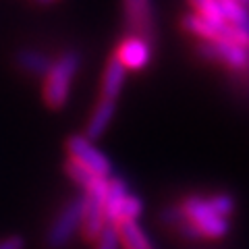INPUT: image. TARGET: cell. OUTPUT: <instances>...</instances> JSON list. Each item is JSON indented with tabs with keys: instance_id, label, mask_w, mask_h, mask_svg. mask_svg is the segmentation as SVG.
I'll list each match as a JSON object with an SVG mask.
<instances>
[{
	"instance_id": "obj_2",
	"label": "cell",
	"mask_w": 249,
	"mask_h": 249,
	"mask_svg": "<svg viewBox=\"0 0 249 249\" xmlns=\"http://www.w3.org/2000/svg\"><path fill=\"white\" fill-rule=\"evenodd\" d=\"M197 54L208 62L224 65L235 73L249 77V48L231 37H214L197 44Z\"/></svg>"
},
{
	"instance_id": "obj_14",
	"label": "cell",
	"mask_w": 249,
	"mask_h": 249,
	"mask_svg": "<svg viewBox=\"0 0 249 249\" xmlns=\"http://www.w3.org/2000/svg\"><path fill=\"white\" fill-rule=\"evenodd\" d=\"M181 27L187 31V34L197 37L199 42H210V40H214V37H220V34H218V31L210 25L206 19H201L199 15H196V13L185 15V17L181 19Z\"/></svg>"
},
{
	"instance_id": "obj_13",
	"label": "cell",
	"mask_w": 249,
	"mask_h": 249,
	"mask_svg": "<svg viewBox=\"0 0 249 249\" xmlns=\"http://www.w3.org/2000/svg\"><path fill=\"white\" fill-rule=\"evenodd\" d=\"M85 197V196H83ZM106 227L104 218V206L96 199L85 197V208H83V220H81V231L85 239H96L100 231Z\"/></svg>"
},
{
	"instance_id": "obj_15",
	"label": "cell",
	"mask_w": 249,
	"mask_h": 249,
	"mask_svg": "<svg viewBox=\"0 0 249 249\" xmlns=\"http://www.w3.org/2000/svg\"><path fill=\"white\" fill-rule=\"evenodd\" d=\"M116 229H119V239L124 249H152V243L137 222H123Z\"/></svg>"
},
{
	"instance_id": "obj_7",
	"label": "cell",
	"mask_w": 249,
	"mask_h": 249,
	"mask_svg": "<svg viewBox=\"0 0 249 249\" xmlns=\"http://www.w3.org/2000/svg\"><path fill=\"white\" fill-rule=\"evenodd\" d=\"M123 15L129 36L143 37V40L152 44L156 34L152 0H123Z\"/></svg>"
},
{
	"instance_id": "obj_11",
	"label": "cell",
	"mask_w": 249,
	"mask_h": 249,
	"mask_svg": "<svg viewBox=\"0 0 249 249\" xmlns=\"http://www.w3.org/2000/svg\"><path fill=\"white\" fill-rule=\"evenodd\" d=\"M15 62H17V67L23 73H27L31 77H46V73H48L52 67V58L48 54L42 50H31V48L17 52Z\"/></svg>"
},
{
	"instance_id": "obj_1",
	"label": "cell",
	"mask_w": 249,
	"mask_h": 249,
	"mask_svg": "<svg viewBox=\"0 0 249 249\" xmlns=\"http://www.w3.org/2000/svg\"><path fill=\"white\" fill-rule=\"evenodd\" d=\"M81 67V56L75 50L62 52L58 58L52 60L50 71L44 77V102L50 108H62L71 93V85L75 81Z\"/></svg>"
},
{
	"instance_id": "obj_5",
	"label": "cell",
	"mask_w": 249,
	"mask_h": 249,
	"mask_svg": "<svg viewBox=\"0 0 249 249\" xmlns=\"http://www.w3.org/2000/svg\"><path fill=\"white\" fill-rule=\"evenodd\" d=\"M83 208H85V197L79 196L71 199L69 204L60 210V214L54 218L52 227L46 232V247L48 249H62L77 231L81 229L83 220Z\"/></svg>"
},
{
	"instance_id": "obj_20",
	"label": "cell",
	"mask_w": 249,
	"mask_h": 249,
	"mask_svg": "<svg viewBox=\"0 0 249 249\" xmlns=\"http://www.w3.org/2000/svg\"><path fill=\"white\" fill-rule=\"evenodd\" d=\"M237 2H241V4H245V6H247V4H249V0H237Z\"/></svg>"
},
{
	"instance_id": "obj_9",
	"label": "cell",
	"mask_w": 249,
	"mask_h": 249,
	"mask_svg": "<svg viewBox=\"0 0 249 249\" xmlns=\"http://www.w3.org/2000/svg\"><path fill=\"white\" fill-rule=\"evenodd\" d=\"M116 114V102L114 100H100V102L96 104V108H93V112L89 116L88 121V127H85V139H89V142L93 143L96 139H100L104 135V131L108 129V124L112 123Z\"/></svg>"
},
{
	"instance_id": "obj_4",
	"label": "cell",
	"mask_w": 249,
	"mask_h": 249,
	"mask_svg": "<svg viewBox=\"0 0 249 249\" xmlns=\"http://www.w3.org/2000/svg\"><path fill=\"white\" fill-rule=\"evenodd\" d=\"M183 212V218L191 227H196L201 237H210V239H220L229 232V220L222 216H218L212 208H210L208 199L191 196L185 197L183 204L178 206Z\"/></svg>"
},
{
	"instance_id": "obj_6",
	"label": "cell",
	"mask_w": 249,
	"mask_h": 249,
	"mask_svg": "<svg viewBox=\"0 0 249 249\" xmlns=\"http://www.w3.org/2000/svg\"><path fill=\"white\" fill-rule=\"evenodd\" d=\"M67 152L79 166H83L85 170H89L100 178H110L112 173V164L106 156L93 145L89 139H85L83 135H73L67 139Z\"/></svg>"
},
{
	"instance_id": "obj_16",
	"label": "cell",
	"mask_w": 249,
	"mask_h": 249,
	"mask_svg": "<svg viewBox=\"0 0 249 249\" xmlns=\"http://www.w3.org/2000/svg\"><path fill=\"white\" fill-rule=\"evenodd\" d=\"M93 241H96V249H119L121 247L119 229L112 227V224H106Z\"/></svg>"
},
{
	"instance_id": "obj_8",
	"label": "cell",
	"mask_w": 249,
	"mask_h": 249,
	"mask_svg": "<svg viewBox=\"0 0 249 249\" xmlns=\"http://www.w3.org/2000/svg\"><path fill=\"white\" fill-rule=\"evenodd\" d=\"M114 56L119 58V62L124 69L142 71L143 67H147L152 62V44L147 40H143V37L127 36L121 40Z\"/></svg>"
},
{
	"instance_id": "obj_18",
	"label": "cell",
	"mask_w": 249,
	"mask_h": 249,
	"mask_svg": "<svg viewBox=\"0 0 249 249\" xmlns=\"http://www.w3.org/2000/svg\"><path fill=\"white\" fill-rule=\"evenodd\" d=\"M0 249H25V241L21 237H6L0 241Z\"/></svg>"
},
{
	"instance_id": "obj_17",
	"label": "cell",
	"mask_w": 249,
	"mask_h": 249,
	"mask_svg": "<svg viewBox=\"0 0 249 249\" xmlns=\"http://www.w3.org/2000/svg\"><path fill=\"white\" fill-rule=\"evenodd\" d=\"M208 204L218 216H222V218H227V216H231L232 212H235V199H232L231 196H224V193L212 196L208 199Z\"/></svg>"
},
{
	"instance_id": "obj_12",
	"label": "cell",
	"mask_w": 249,
	"mask_h": 249,
	"mask_svg": "<svg viewBox=\"0 0 249 249\" xmlns=\"http://www.w3.org/2000/svg\"><path fill=\"white\" fill-rule=\"evenodd\" d=\"M189 2L193 6V13L199 15L201 19H206L220 34V37L229 36V27H227V21H224V15H222L218 0H189Z\"/></svg>"
},
{
	"instance_id": "obj_19",
	"label": "cell",
	"mask_w": 249,
	"mask_h": 249,
	"mask_svg": "<svg viewBox=\"0 0 249 249\" xmlns=\"http://www.w3.org/2000/svg\"><path fill=\"white\" fill-rule=\"evenodd\" d=\"M37 4H50V2H54V0H36Z\"/></svg>"
},
{
	"instance_id": "obj_10",
	"label": "cell",
	"mask_w": 249,
	"mask_h": 249,
	"mask_svg": "<svg viewBox=\"0 0 249 249\" xmlns=\"http://www.w3.org/2000/svg\"><path fill=\"white\" fill-rule=\"evenodd\" d=\"M124 79H127V69H124L119 58L112 56L110 60L106 62L104 67V73H102V98L104 100H114L119 98V93L123 91V85H124Z\"/></svg>"
},
{
	"instance_id": "obj_3",
	"label": "cell",
	"mask_w": 249,
	"mask_h": 249,
	"mask_svg": "<svg viewBox=\"0 0 249 249\" xmlns=\"http://www.w3.org/2000/svg\"><path fill=\"white\" fill-rule=\"evenodd\" d=\"M143 210L142 199L127 193V185L123 178H108V193L104 199V218L106 224L119 227L123 222H135Z\"/></svg>"
}]
</instances>
